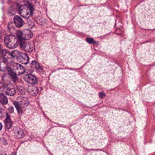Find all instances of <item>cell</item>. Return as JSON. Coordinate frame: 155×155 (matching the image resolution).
Instances as JSON below:
<instances>
[{
	"mask_svg": "<svg viewBox=\"0 0 155 155\" xmlns=\"http://www.w3.org/2000/svg\"><path fill=\"white\" fill-rule=\"evenodd\" d=\"M136 17L142 27L155 28V1H144L139 5L136 10Z\"/></svg>",
	"mask_w": 155,
	"mask_h": 155,
	"instance_id": "10",
	"label": "cell"
},
{
	"mask_svg": "<svg viewBox=\"0 0 155 155\" xmlns=\"http://www.w3.org/2000/svg\"><path fill=\"white\" fill-rule=\"evenodd\" d=\"M46 146L54 155H82V149L68 131L55 127L45 138Z\"/></svg>",
	"mask_w": 155,
	"mask_h": 155,
	"instance_id": "7",
	"label": "cell"
},
{
	"mask_svg": "<svg viewBox=\"0 0 155 155\" xmlns=\"http://www.w3.org/2000/svg\"><path fill=\"white\" fill-rule=\"evenodd\" d=\"M14 105L16 106L17 109L19 113H21L22 112V110H21V108L20 107V105L17 103H14Z\"/></svg>",
	"mask_w": 155,
	"mask_h": 155,
	"instance_id": "38",
	"label": "cell"
},
{
	"mask_svg": "<svg viewBox=\"0 0 155 155\" xmlns=\"http://www.w3.org/2000/svg\"><path fill=\"white\" fill-rule=\"evenodd\" d=\"M24 80L27 83L31 84H35L37 83V80L35 76L31 75H25L24 77Z\"/></svg>",
	"mask_w": 155,
	"mask_h": 155,
	"instance_id": "23",
	"label": "cell"
},
{
	"mask_svg": "<svg viewBox=\"0 0 155 155\" xmlns=\"http://www.w3.org/2000/svg\"><path fill=\"white\" fill-rule=\"evenodd\" d=\"M19 13L21 16L25 18H29L31 14L30 8L26 5H22L19 9Z\"/></svg>",
	"mask_w": 155,
	"mask_h": 155,
	"instance_id": "21",
	"label": "cell"
},
{
	"mask_svg": "<svg viewBox=\"0 0 155 155\" xmlns=\"http://www.w3.org/2000/svg\"><path fill=\"white\" fill-rule=\"evenodd\" d=\"M50 81L57 89L85 105L93 106L99 101L96 91L76 72L58 70L51 75Z\"/></svg>",
	"mask_w": 155,
	"mask_h": 155,
	"instance_id": "1",
	"label": "cell"
},
{
	"mask_svg": "<svg viewBox=\"0 0 155 155\" xmlns=\"http://www.w3.org/2000/svg\"><path fill=\"white\" fill-rule=\"evenodd\" d=\"M144 98L147 101L155 100V87L150 86L145 87L143 90Z\"/></svg>",
	"mask_w": 155,
	"mask_h": 155,
	"instance_id": "17",
	"label": "cell"
},
{
	"mask_svg": "<svg viewBox=\"0 0 155 155\" xmlns=\"http://www.w3.org/2000/svg\"><path fill=\"white\" fill-rule=\"evenodd\" d=\"M14 22L17 27H21L23 26V21L19 16H15L14 18Z\"/></svg>",
	"mask_w": 155,
	"mask_h": 155,
	"instance_id": "28",
	"label": "cell"
},
{
	"mask_svg": "<svg viewBox=\"0 0 155 155\" xmlns=\"http://www.w3.org/2000/svg\"><path fill=\"white\" fill-rule=\"evenodd\" d=\"M111 155H136L131 147L123 142L114 143L111 147Z\"/></svg>",
	"mask_w": 155,
	"mask_h": 155,
	"instance_id": "15",
	"label": "cell"
},
{
	"mask_svg": "<svg viewBox=\"0 0 155 155\" xmlns=\"http://www.w3.org/2000/svg\"><path fill=\"white\" fill-rule=\"evenodd\" d=\"M114 24L113 17L105 7H84L73 21L75 29L94 37L108 33Z\"/></svg>",
	"mask_w": 155,
	"mask_h": 155,
	"instance_id": "2",
	"label": "cell"
},
{
	"mask_svg": "<svg viewBox=\"0 0 155 155\" xmlns=\"http://www.w3.org/2000/svg\"><path fill=\"white\" fill-rule=\"evenodd\" d=\"M5 124L6 125V127L8 129H9L12 126V122L10 120V117L8 115H6V118Z\"/></svg>",
	"mask_w": 155,
	"mask_h": 155,
	"instance_id": "30",
	"label": "cell"
},
{
	"mask_svg": "<svg viewBox=\"0 0 155 155\" xmlns=\"http://www.w3.org/2000/svg\"><path fill=\"white\" fill-rule=\"evenodd\" d=\"M15 135L19 138H23L24 136V133L21 129L18 127H16L14 130Z\"/></svg>",
	"mask_w": 155,
	"mask_h": 155,
	"instance_id": "29",
	"label": "cell"
},
{
	"mask_svg": "<svg viewBox=\"0 0 155 155\" xmlns=\"http://www.w3.org/2000/svg\"><path fill=\"white\" fill-rule=\"evenodd\" d=\"M72 6L67 1H48L47 14L56 24L63 26L69 22L72 17Z\"/></svg>",
	"mask_w": 155,
	"mask_h": 155,
	"instance_id": "9",
	"label": "cell"
},
{
	"mask_svg": "<svg viewBox=\"0 0 155 155\" xmlns=\"http://www.w3.org/2000/svg\"><path fill=\"white\" fill-rule=\"evenodd\" d=\"M4 42L6 46L12 49L16 48L18 45L17 39L14 35H7L5 38Z\"/></svg>",
	"mask_w": 155,
	"mask_h": 155,
	"instance_id": "19",
	"label": "cell"
},
{
	"mask_svg": "<svg viewBox=\"0 0 155 155\" xmlns=\"http://www.w3.org/2000/svg\"><path fill=\"white\" fill-rule=\"evenodd\" d=\"M78 142L89 149H99L105 147L108 142L106 132L96 120L85 116L71 127Z\"/></svg>",
	"mask_w": 155,
	"mask_h": 155,
	"instance_id": "6",
	"label": "cell"
},
{
	"mask_svg": "<svg viewBox=\"0 0 155 155\" xmlns=\"http://www.w3.org/2000/svg\"><path fill=\"white\" fill-rule=\"evenodd\" d=\"M17 90L18 93H19L20 95H24V94H25V89H24L23 86H21V85H18Z\"/></svg>",
	"mask_w": 155,
	"mask_h": 155,
	"instance_id": "34",
	"label": "cell"
},
{
	"mask_svg": "<svg viewBox=\"0 0 155 155\" xmlns=\"http://www.w3.org/2000/svg\"><path fill=\"white\" fill-rule=\"evenodd\" d=\"M17 101V103L19 104V105L22 106V107H27L29 104V102L28 100L23 97H18Z\"/></svg>",
	"mask_w": 155,
	"mask_h": 155,
	"instance_id": "22",
	"label": "cell"
},
{
	"mask_svg": "<svg viewBox=\"0 0 155 155\" xmlns=\"http://www.w3.org/2000/svg\"><path fill=\"white\" fill-rule=\"evenodd\" d=\"M150 76L152 80L155 82V67L152 68V70H151Z\"/></svg>",
	"mask_w": 155,
	"mask_h": 155,
	"instance_id": "36",
	"label": "cell"
},
{
	"mask_svg": "<svg viewBox=\"0 0 155 155\" xmlns=\"http://www.w3.org/2000/svg\"><path fill=\"white\" fill-rule=\"evenodd\" d=\"M154 141H155V136H154Z\"/></svg>",
	"mask_w": 155,
	"mask_h": 155,
	"instance_id": "41",
	"label": "cell"
},
{
	"mask_svg": "<svg viewBox=\"0 0 155 155\" xmlns=\"http://www.w3.org/2000/svg\"><path fill=\"white\" fill-rule=\"evenodd\" d=\"M0 100H1V102L2 104L5 105L8 103V99L6 98V97L3 95V94H1L0 96Z\"/></svg>",
	"mask_w": 155,
	"mask_h": 155,
	"instance_id": "32",
	"label": "cell"
},
{
	"mask_svg": "<svg viewBox=\"0 0 155 155\" xmlns=\"http://www.w3.org/2000/svg\"><path fill=\"white\" fill-rule=\"evenodd\" d=\"M154 111H155V109H154Z\"/></svg>",
	"mask_w": 155,
	"mask_h": 155,
	"instance_id": "42",
	"label": "cell"
},
{
	"mask_svg": "<svg viewBox=\"0 0 155 155\" xmlns=\"http://www.w3.org/2000/svg\"><path fill=\"white\" fill-rule=\"evenodd\" d=\"M11 155H15V154H14V153H12V154H11Z\"/></svg>",
	"mask_w": 155,
	"mask_h": 155,
	"instance_id": "40",
	"label": "cell"
},
{
	"mask_svg": "<svg viewBox=\"0 0 155 155\" xmlns=\"http://www.w3.org/2000/svg\"><path fill=\"white\" fill-rule=\"evenodd\" d=\"M86 155H107L105 152H101V151H95L89 152Z\"/></svg>",
	"mask_w": 155,
	"mask_h": 155,
	"instance_id": "31",
	"label": "cell"
},
{
	"mask_svg": "<svg viewBox=\"0 0 155 155\" xmlns=\"http://www.w3.org/2000/svg\"><path fill=\"white\" fill-rule=\"evenodd\" d=\"M56 44L60 58L68 67H80L91 55L88 44L67 32L60 31L57 34Z\"/></svg>",
	"mask_w": 155,
	"mask_h": 155,
	"instance_id": "3",
	"label": "cell"
},
{
	"mask_svg": "<svg viewBox=\"0 0 155 155\" xmlns=\"http://www.w3.org/2000/svg\"><path fill=\"white\" fill-rule=\"evenodd\" d=\"M32 64L34 67H35L37 69H38V71H41V70H42V68H41V67L40 66L39 64L38 63H37L36 62H32Z\"/></svg>",
	"mask_w": 155,
	"mask_h": 155,
	"instance_id": "37",
	"label": "cell"
},
{
	"mask_svg": "<svg viewBox=\"0 0 155 155\" xmlns=\"http://www.w3.org/2000/svg\"><path fill=\"white\" fill-rule=\"evenodd\" d=\"M22 120L26 127L38 134L44 132L46 127L44 118L41 115L31 111H27L22 117Z\"/></svg>",
	"mask_w": 155,
	"mask_h": 155,
	"instance_id": "11",
	"label": "cell"
},
{
	"mask_svg": "<svg viewBox=\"0 0 155 155\" xmlns=\"http://www.w3.org/2000/svg\"><path fill=\"white\" fill-rule=\"evenodd\" d=\"M103 117L111 132L118 138H125L134 128L133 118L126 111L107 109L103 112Z\"/></svg>",
	"mask_w": 155,
	"mask_h": 155,
	"instance_id": "8",
	"label": "cell"
},
{
	"mask_svg": "<svg viewBox=\"0 0 155 155\" xmlns=\"http://www.w3.org/2000/svg\"><path fill=\"white\" fill-rule=\"evenodd\" d=\"M27 90H28V92L30 94V95L34 96V97L37 96L39 93L38 89L35 86H30Z\"/></svg>",
	"mask_w": 155,
	"mask_h": 155,
	"instance_id": "26",
	"label": "cell"
},
{
	"mask_svg": "<svg viewBox=\"0 0 155 155\" xmlns=\"http://www.w3.org/2000/svg\"><path fill=\"white\" fill-rule=\"evenodd\" d=\"M119 41L114 37H110L103 40L101 44V49L102 51L108 54H113L119 51Z\"/></svg>",
	"mask_w": 155,
	"mask_h": 155,
	"instance_id": "16",
	"label": "cell"
},
{
	"mask_svg": "<svg viewBox=\"0 0 155 155\" xmlns=\"http://www.w3.org/2000/svg\"><path fill=\"white\" fill-rule=\"evenodd\" d=\"M39 60L41 63L51 67H55L58 64V60L56 55L53 47L47 40L41 43L38 53Z\"/></svg>",
	"mask_w": 155,
	"mask_h": 155,
	"instance_id": "12",
	"label": "cell"
},
{
	"mask_svg": "<svg viewBox=\"0 0 155 155\" xmlns=\"http://www.w3.org/2000/svg\"><path fill=\"white\" fill-rule=\"evenodd\" d=\"M17 155H48L41 144L35 142L24 143L18 150Z\"/></svg>",
	"mask_w": 155,
	"mask_h": 155,
	"instance_id": "14",
	"label": "cell"
},
{
	"mask_svg": "<svg viewBox=\"0 0 155 155\" xmlns=\"http://www.w3.org/2000/svg\"><path fill=\"white\" fill-rule=\"evenodd\" d=\"M22 44V47L23 50L28 52H31L32 51V47L31 44L28 43L24 41H22L21 43Z\"/></svg>",
	"mask_w": 155,
	"mask_h": 155,
	"instance_id": "27",
	"label": "cell"
},
{
	"mask_svg": "<svg viewBox=\"0 0 155 155\" xmlns=\"http://www.w3.org/2000/svg\"><path fill=\"white\" fill-rule=\"evenodd\" d=\"M3 56L6 59H10L12 58L11 57V56H12V55L10 54L9 52L7 51L6 50H3Z\"/></svg>",
	"mask_w": 155,
	"mask_h": 155,
	"instance_id": "33",
	"label": "cell"
},
{
	"mask_svg": "<svg viewBox=\"0 0 155 155\" xmlns=\"http://www.w3.org/2000/svg\"><path fill=\"white\" fill-rule=\"evenodd\" d=\"M2 79H3V81L5 82H9L10 81L11 78L10 75L8 74H4L2 76Z\"/></svg>",
	"mask_w": 155,
	"mask_h": 155,
	"instance_id": "35",
	"label": "cell"
},
{
	"mask_svg": "<svg viewBox=\"0 0 155 155\" xmlns=\"http://www.w3.org/2000/svg\"><path fill=\"white\" fill-rule=\"evenodd\" d=\"M9 67L11 72L15 75H21L25 72V69L24 68L19 64L10 63Z\"/></svg>",
	"mask_w": 155,
	"mask_h": 155,
	"instance_id": "20",
	"label": "cell"
},
{
	"mask_svg": "<svg viewBox=\"0 0 155 155\" xmlns=\"http://www.w3.org/2000/svg\"><path fill=\"white\" fill-rule=\"evenodd\" d=\"M6 93L9 96H13L15 95V89L14 86L12 84H9L6 87Z\"/></svg>",
	"mask_w": 155,
	"mask_h": 155,
	"instance_id": "25",
	"label": "cell"
},
{
	"mask_svg": "<svg viewBox=\"0 0 155 155\" xmlns=\"http://www.w3.org/2000/svg\"><path fill=\"white\" fill-rule=\"evenodd\" d=\"M10 110L9 109V111L10 113H12L13 112V107H10Z\"/></svg>",
	"mask_w": 155,
	"mask_h": 155,
	"instance_id": "39",
	"label": "cell"
},
{
	"mask_svg": "<svg viewBox=\"0 0 155 155\" xmlns=\"http://www.w3.org/2000/svg\"><path fill=\"white\" fill-rule=\"evenodd\" d=\"M12 56L16 58L18 62L23 64H26L29 62L28 56L26 54L17 51H14L12 52Z\"/></svg>",
	"mask_w": 155,
	"mask_h": 155,
	"instance_id": "18",
	"label": "cell"
},
{
	"mask_svg": "<svg viewBox=\"0 0 155 155\" xmlns=\"http://www.w3.org/2000/svg\"><path fill=\"white\" fill-rule=\"evenodd\" d=\"M140 63L148 64L155 60V43H146L140 46L136 51Z\"/></svg>",
	"mask_w": 155,
	"mask_h": 155,
	"instance_id": "13",
	"label": "cell"
},
{
	"mask_svg": "<svg viewBox=\"0 0 155 155\" xmlns=\"http://www.w3.org/2000/svg\"><path fill=\"white\" fill-rule=\"evenodd\" d=\"M84 71L91 80L106 89L115 88L122 76L121 69L117 65L97 56L86 64Z\"/></svg>",
	"mask_w": 155,
	"mask_h": 155,
	"instance_id": "5",
	"label": "cell"
},
{
	"mask_svg": "<svg viewBox=\"0 0 155 155\" xmlns=\"http://www.w3.org/2000/svg\"><path fill=\"white\" fill-rule=\"evenodd\" d=\"M32 32L29 30H24L21 33V37L25 40L30 39L32 37Z\"/></svg>",
	"mask_w": 155,
	"mask_h": 155,
	"instance_id": "24",
	"label": "cell"
},
{
	"mask_svg": "<svg viewBox=\"0 0 155 155\" xmlns=\"http://www.w3.org/2000/svg\"><path fill=\"white\" fill-rule=\"evenodd\" d=\"M40 102L47 116L60 124L71 123L81 113L76 105L51 90L43 92L40 98Z\"/></svg>",
	"mask_w": 155,
	"mask_h": 155,
	"instance_id": "4",
	"label": "cell"
}]
</instances>
